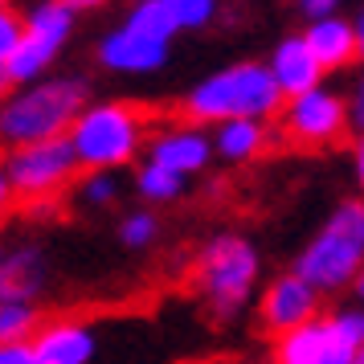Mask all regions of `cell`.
Listing matches in <instances>:
<instances>
[{
	"label": "cell",
	"mask_w": 364,
	"mask_h": 364,
	"mask_svg": "<svg viewBox=\"0 0 364 364\" xmlns=\"http://www.w3.org/2000/svg\"><path fill=\"white\" fill-rule=\"evenodd\" d=\"M82 164L78 151L70 144V135H53V139H37V144H21L9 151L4 172L17 188V197H50L74 176V168Z\"/></svg>",
	"instance_id": "52a82bcc"
},
{
	"label": "cell",
	"mask_w": 364,
	"mask_h": 364,
	"mask_svg": "<svg viewBox=\"0 0 364 364\" xmlns=\"http://www.w3.org/2000/svg\"><path fill=\"white\" fill-rule=\"evenodd\" d=\"M135 188H139L144 200H176L184 193V176L176 168L160 164V160H148L139 168V176H135Z\"/></svg>",
	"instance_id": "ac0fdd59"
},
{
	"label": "cell",
	"mask_w": 364,
	"mask_h": 364,
	"mask_svg": "<svg viewBox=\"0 0 364 364\" xmlns=\"http://www.w3.org/2000/svg\"><path fill=\"white\" fill-rule=\"evenodd\" d=\"M348 111H352V127L364 135V74L356 82V90H352V99H348Z\"/></svg>",
	"instance_id": "4316f807"
},
{
	"label": "cell",
	"mask_w": 364,
	"mask_h": 364,
	"mask_svg": "<svg viewBox=\"0 0 364 364\" xmlns=\"http://www.w3.org/2000/svg\"><path fill=\"white\" fill-rule=\"evenodd\" d=\"M66 9H74V13H90V9H102L107 0H62Z\"/></svg>",
	"instance_id": "f1b7e54d"
},
{
	"label": "cell",
	"mask_w": 364,
	"mask_h": 364,
	"mask_svg": "<svg viewBox=\"0 0 364 364\" xmlns=\"http://www.w3.org/2000/svg\"><path fill=\"white\" fill-rule=\"evenodd\" d=\"M356 46H360V58H364V9H360V17H356Z\"/></svg>",
	"instance_id": "1f68e13d"
},
{
	"label": "cell",
	"mask_w": 364,
	"mask_h": 364,
	"mask_svg": "<svg viewBox=\"0 0 364 364\" xmlns=\"http://www.w3.org/2000/svg\"><path fill=\"white\" fill-rule=\"evenodd\" d=\"M197 282H200L205 303L221 319H230V315H237L246 307L250 291L258 282V250L250 246L246 237H237V233H221L200 254Z\"/></svg>",
	"instance_id": "277c9868"
},
{
	"label": "cell",
	"mask_w": 364,
	"mask_h": 364,
	"mask_svg": "<svg viewBox=\"0 0 364 364\" xmlns=\"http://www.w3.org/2000/svg\"><path fill=\"white\" fill-rule=\"evenodd\" d=\"M86 107V82L78 78H33L25 90L0 102V144L21 148L37 139H53L74 127Z\"/></svg>",
	"instance_id": "6da1fadb"
},
{
	"label": "cell",
	"mask_w": 364,
	"mask_h": 364,
	"mask_svg": "<svg viewBox=\"0 0 364 364\" xmlns=\"http://www.w3.org/2000/svg\"><path fill=\"white\" fill-rule=\"evenodd\" d=\"M37 307L33 299H4L0 303V344L4 340H33Z\"/></svg>",
	"instance_id": "ffe728a7"
},
{
	"label": "cell",
	"mask_w": 364,
	"mask_h": 364,
	"mask_svg": "<svg viewBox=\"0 0 364 364\" xmlns=\"http://www.w3.org/2000/svg\"><path fill=\"white\" fill-rule=\"evenodd\" d=\"M270 74L282 86V95L291 99V95H303V90L319 86L323 62L315 58L307 37H282L279 46H274V53H270Z\"/></svg>",
	"instance_id": "4fadbf2b"
},
{
	"label": "cell",
	"mask_w": 364,
	"mask_h": 364,
	"mask_svg": "<svg viewBox=\"0 0 364 364\" xmlns=\"http://www.w3.org/2000/svg\"><path fill=\"white\" fill-rule=\"evenodd\" d=\"M4 262H9V254H4V246H0V266H4Z\"/></svg>",
	"instance_id": "e575fe53"
},
{
	"label": "cell",
	"mask_w": 364,
	"mask_h": 364,
	"mask_svg": "<svg viewBox=\"0 0 364 364\" xmlns=\"http://www.w3.org/2000/svg\"><path fill=\"white\" fill-rule=\"evenodd\" d=\"M282 102L287 95L274 82L270 66L237 62L193 86V95L184 99V111L197 123H225V119H270L282 111Z\"/></svg>",
	"instance_id": "7a4b0ae2"
},
{
	"label": "cell",
	"mask_w": 364,
	"mask_h": 364,
	"mask_svg": "<svg viewBox=\"0 0 364 364\" xmlns=\"http://www.w3.org/2000/svg\"><path fill=\"white\" fill-rule=\"evenodd\" d=\"M295 270L315 291H344L364 270V200H344L328 217L323 233L299 254Z\"/></svg>",
	"instance_id": "3957f363"
},
{
	"label": "cell",
	"mask_w": 364,
	"mask_h": 364,
	"mask_svg": "<svg viewBox=\"0 0 364 364\" xmlns=\"http://www.w3.org/2000/svg\"><path fill=\"white\" fill-rule=\"evenodd\" d=\"M127 25L144 29V33L168 37V41H172V33H181V21L168 9V0H135L132 13H127Z\"/></svg>",
	"instance_id": "d6986e66"
},
{
	"label": "cell",
	"mask_w": 364,
	"mask_h": 364,
	"mask_svg": "<svg viewBox=\"0 0 364 364\" xmlns=\"http://www.w3.org/2000/svg\"><path fill=\"white\" fill-rule=\"evenodd\" d=\"M315 311H319V291H315L299 270L274 279L270 291L262 295V328L274 331V336H282V331H291V328H299V323L315 319Z\"/></svg>",
	"instance_id": "8fae6325"
},
{
	"label": "cell",
	"mask_w": 364,
	"mask_h": 364,
	"mask_svg": "<svg viewBox=\"0 0 364 364\" xmlns=\"http://www.w3.org/2000/svg\"><path fill=\"white\" fill-rule=\"evenodd\" d=\"M331 319H336L340 340H344L352 352H360V344H364V311H340V315H331Z\"/></svg>",
	"instance_id": "d4e9b609"
},
{
	"label": "cell",
	"mask_w": 364,
	"mask_h": 364,
	"mask_svg": "<svg viewBox=\"0 0 364 364\" xmlns=\"http://www.w3.org/2000/svg\"><path fill=\"white\" fill-rule=\"evenodd\" d=\"M41 279H46V266L33 250H21L17 258L0 266V303L4 299H33L41 291Z\"/></svg>",
	"instance_id": "e0dca14e"
},
{
	"label": "cell",
	"mask_w": 364,
	"mask_h": 364,
	"mask_svg": "<svg viewBox=\"0 0 364 364\" xmlns=\"http://www.w3.org/2000/svg\"><path fill=\"white\" fill-rule=\"evenodd\" d=\"M295 4H299V13H303L307 21H315V17L336 13V4H340V0H295Z\"/></svg>",
	"instance_id": "484cf974"
},
{
	"label": "cell",
	"mask_w": 364,
	"mask_h": 364,
	"mask_svg": "<svg viewBox=\"0 0 364 364\" xmlns=\"http://www.w3.org/2000/svg\"><path fill=\"white\" fill-rule=\"evenodd\" d=\"M348 127H352V111H348L344 95H336V90L311 86V90L291 95L282 102V132L291 135L295 144L323 148L331 139H340Z\"/></svg>",
	"instance_id": "ba28073f"
},
{
	"label": "cell",
	"mask_w": 364,
	"mask_h": 364,
	"mask_svg": "<svg viewBox=\"0 0 364 364\" xmlns=\"http://www.w3.org/2000/svg\"><path fill=\"white\" fill-rule=\"evenodd\" d=\"M352 287H356V295L364 299V270H360V274H356V282H352Z\"/></svg>",
	"instance_id": "d6a6232c"
},
{
	"label": "cell",
	"mask_w": 364,
	"mask_h": 364,
	"mask_svg": "<svg viewBox=\"0 0 364 364\" xmlns=\"http://www.w3.org/2000/svg\"><path fill=\"white\" fill-rule=\"evenodd\" d=\"M37 364H90L99 352L95 331L78 319H53L50 328L33 331Z\"/></svg>",
	"instance_id": "7c38bea8"
},
{
	"label": "cell",
	"mask_w": 364,
	"mask_h": 364,
	"mask_svg": "<svg viewBox=\"0 0 364 364\" xmlns=\"http://www.w3.org/2000/svg\"><path fill=\"white\" fill-rule=\"evenodd\" d=\"M213 151L225 160V164H246L254 160L266 144V127L262 119H225V123H213Z\"/></svg>",
	"instance_id": "2e32d148"
},
{
	"label": "cell",
	"mask_w": 364,
	"mask_h": 364,
	"mask_svg": "<svg viewBox=\"0 0 364 364\" xmlns=\"http://www.w3.org/2000/svg\"><path fill=\"white\" fill-rule=\"evenodd\" d=\"M168 37H156V33H144L135 25H119L99 41V66L115 70V74H151L168 62Z\"/></svg>",
	"instance_id": "9c48e42d"
},
{
	"label": "cell",
	"mask_w": 364,
	"mask_h": 364,
	"mask_svg": "<svg viewBox=\"0 0 364 364\" xmlns=\"http://www.w3.org/2000/svg\"><path fill=\"white\" fill-rule=\"evenodd\" d=\"M66 135L82 168H123L139 148V115L123 102H95L82 107Z\"/></svg>",
	"instance_id": "5b68a950"
},
{
	"label": "cell",
	"mask_w": 364,
	"mask_h": 364,
	"mask_svg": "<svg viewBox=\"0 0 364 364\" xmlns=\"http://www.w3.org/2000/svg\"><path fill=\"white\" fill-rule=\"evenodd\" d=\"M78 193H82L86 205H111L115 193H119V181L111 176V168H90V176L82 181Z\"/></svg>",
	"instance_id": "603a6c76"
},
{
	"label": "cell",
	"mask_w": 364,
	"mask_h": 364,
	"mask_svg": "<svg viewBox=\"0 0 364 364\" xmlns=\"http://www.w3.org/2000/svg\"><path fill=\"white\" fill-rule=\"evenodd\" d=\"M4 4H9V0H0V9H4Z\"/></svg>",
	"instance_id": "d590c367"
},
{
	"label": "cell",
	"mask_w": 364,
	"mask_h": 364,
	"mask_svg": "<svg viewBox=\"0 0 364 364\" xmlns=\"http://www.w3.org/2000/svg\"><path fill=\"white\" fill-rule=\"evenodd\" d=\"M168 9L176 13L181 29H205L217 17V0H168Z\"/></svg>",
	"instance_id": "7402d4cb"
},
{
	"label": "cell",
	"mask_w": 364,
	"mask_h": 364,
	"mask_svg": "<svg viewBox=\"0 0 364 364\" xmlns=\"http://www.w3.org/2000/svg\"><path fill=\"white\" fill-rule=\"evenodd\" d=\"M356 181H360V193H364V135L356 144Z\"/></svg>",
	"instance_id": "4dcf8cb0"
},
{
	"label": "cell",
	"mask_w": 364,
	"mask_h": 364,
	"mask_svg": "<svg viewBox=\"0 0 364 364\" xmlns=\"http://www.w3.org/2000/svg\"><path fill=\"white\" fill-rule=\"evenodd\" d=\"M13 197H17V188H13V181H9V172L0 168V213L9 209V200H13Z\"/></svg>",
	"instance_id": "83f0119b"
},
{
	"label": "cell",
	"mask_w": 364,
	"mask_h": 364,
	"mask_svg": "<svg viewBox=\"0 0 364 364\" xmlns=\"http://www.w3.org/2000/svg\"><path fill=\"white\" fill-rule=\"evenodd\" d=\"M274 352L282 364H356V352L340 340L336 319H319V315L282 331Z\"/></svg>",
	"instance_id": "30bf717a"
},
{
	"label": "cell",
	"mask_w": 364,
	"mask_h": 364,
	"mask_svg": "<svg viewBox=\"0 0 364 364\" xmlns=\"http://www.w3.org/2000/svg\"><path fill=\"white\" fill-rule=\"evenodd\" d=\"M356 364H364V344H360V352H356Z\"/></svg>",
	"instance_id": "836d02e7"
},
{
	"label": "cell",
	"mask_w": 364,
	"mask_h": 364,
	"mask_svg": "<svg viewBox=\"0 0 364 364\" xmlns=\"http://www.w3.org/2000/svg\"><path fill=\"white\" fill-rule=\"evenodd\" d=\"M303 37L311 41V50H315V58L323 62V70H344L348 62L360 58V46H356V21H344L340 13L315 17Z\"/></svg>",
	"instance_id": "9a60e30c"
},
{
	"label": "cell",
	"mask_w": 364,
	"mask_h": 364,
	"mask_svg": "<svg viewBox=\"0 0 364 364\" xmlns=\"http://www.w3.org/2000/svg\"><path fill=\"white\" fill-rule=\"evenodd\" d=\"M21 17H25V37H21V50L13 53L9 70H13L17 86H25L41 78L53 66V58L62 53V46L70 41L74 9H66L62 0H25Z\"/></svg>",
	"instance_id": "8992f818"
},
{
	"label": "cell",
	"mask_w": 364,
	"mask_h": 364,
	"mask_svg": "<svg viewBox=\"0 0 364 364\" xmlns=\"http://www.w3.org/2000/svg\"><path fill=\"white\" fill-rule=\"evenodd\" d=\"M156 217L151 213H132V217H123V225H119V242L127 250H144L156 242Z\"/></svg>",
	"instance_id": "44dd1931"
},
{
	"label": "cell",
	"mask_w": 364,
	"mask_h": 364,
	"mask_svg": "<svg viewBox=\"0 0 364 364\" xmlns=\"http://www.w3.org/2000/svg\"><path fill=\"white\" fill-rule=\"evenodd\" d=\"M213 135L197 132V127H176V132H164L151 139L148 160H160V164L176 168L181 176H193L213 160Z\"/></svg>",
	"instance_id": "5bb4252c"
},
{
	"label": "cell",
	"mask_w": 364,
	"mask_h": 364,
	"mask_svg": "<svg viewBox=\"0 0 364 364\" xmlns=\"http://www.w3.org/2000/svg\"><path fill=\"white\" fill-rule=\"evenodd\" d=\"M17 86V78H13V70H9V62H0V95H9Z\"/></svg>",
	"instance_id": "f546056e"
},
{
	"label": "cell",
	"mask_w": 364,
	"mask_h": 364,
	"mask_svg": "<svg viewBox=\"0 0 364 364\" xmlns=\"http://www.w3.org/2000/svg\"><path fill=\"white\" fill-rule=\"evenodd\" d=\"M21 37H25V17L4 4L0 9V62H13V53L21 50Z\"/></svg>",
	"instance_id": "cb8c5ba5"
}]
</instances>
